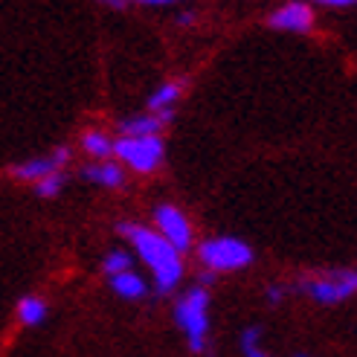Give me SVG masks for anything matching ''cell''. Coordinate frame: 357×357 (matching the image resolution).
Masks as SVG:
<instances>
[{"label": "cell", "instance_id": "1", "mask_svg": "<svg viewBox=\"0 0 357 357\" xmlns=\"http://www.w3.org/2000/svg\"><path fill=\"white\" fill-rule=\"evenodd\" d=\"M116 233L134 247V256L151 271L157 296H169L183 282V256L166 238H160L151 227L119 221Z\"/></svg>", "mask_w": 357, "mask_h": 357}, {"label": "cell", "instance_id": "2", "mask_svg": "<svg viewBox=\"0 0 357 357\" xmlns=\"http://www.w3.org/2000/svg\"><path fill=\"white\" fill-rule=\"evenodd\" d=\"M174 323L181 326L186 346L195 354L209 351V291L201 284L186 288L174 302Z\"/></svg>", "mask_w": 357, "mask_h": 357}, {"label": "cell", "instance_id": "3", "mask_svg": "<svg viewBox=\"0 0 357 357\" xmlns=\"http://www.w3.org/2000/svg\"><path fill=\"white\" fill-rule=\"evenodd\" d=\"M296 291L319 305H340L357 294V271L354 267H334V271L305 273L296 279Z\"/></svg>", "mask_w": 357, "mask_h": 357}, {"label": "cell", "instance_id": "4", "mask_svg": "<svg viewBox=\"0 0 357 357\" xmlns=\"http://www.w3.org/2000/svg\"><path fill=\"white\" fill-rule=\"evenodd\" d=\"M195 256H198L204 271L236 273V271H244V267L253 264V247L236 236H218V238L201 241L195 247Z\"/></svg>", "mask_w": 357, "mask_h": 357}, {"label": "cell", "instance_id": "5", "mask_svg": "<svg viewBox=\"0 0 357 357\" xmlns=\"http://www.w3.org/2000/svg\"><path fill=\"white\" fill-rule=\"evenodd\" d=\"M114 157L137 174H151L163 163L166 142H163V137H116Z\"/></svg>", "mask_w": 357, "mask_h": 357}, {"label": "cell", "instance_id": "6", "mask_svg": "<svg viewBox=\"0 0 357 357\" xmlns=\"http://www.w3.org/2000/svg\"><path fill=\"white\" fill-rule=\"evenodd\" d=\"M151 229L160 238H166L181 256L195 247V229H192L189 215L183 209L172 206V204H160L154 209V227Z\"/></svg>", "mask_w": 357, "mask_h": 357}, {"label": "cell", "instance_id": "7", "mask_svg": "<svg viewBox=\"0 0 357 357\" xmlns=\"http://www.w3.org/2000/svg\"><path fill=\"white\" fill-rule=\"evenodd\" d=\"M267 26L279 29V32H294V35H305L314 29V9L305 3V0H291L279 9L271 12L267 17Z\"/></svg>", "mask_w": 357, "mask_h": 357}, {"label": "cell", "instance_id": "8", "mask_svg": "<svg viewBox=\"0 0 357 357\" xmlns=\"http://www.w3.org/2000/svg\"><path fill=\"white\" fill-rule=\"evenodd\" d=\"M70 149L67 146H59L56 151H50V154H44V157H32V160H26V163H17L15 169H12V174L17 177V181H29V183H38L41 177H47V174H52V172H64L67 169V163H70Z\"/></svg>", "mask_w": 357, "mask_h": 357}, {"label": "cell", "instance_id": "9", "mask_svg": "<svg viewBox=\"0 0 357 357\" xmlns=\"http://www.w3.org/2000/svg\"><path fill=\"white\" fill-rule=\"evenodd\" d=\"M174 111H163V114H139V116H128L119 122V137H160V131L172 122Z\"/></svg>", "mask_w": 357, "mask_h": 357}, {"label": "cell", "instance_id": "10", "mask_svg": "<svg viewBox=\"0 0 357 357\" xmlns=\"http://www.w3.org/2000/svg\"><path fill=\"white\" fill-rule=\"evenodd\" d=\"M82 177L96 183V186H105V189H119L125 183V172L119 169V163H114V160H96V163H87L82 169Z\"/></svg>", "mask_w": 357, "mask_h": 357}, {"label": "cell", "instance_id": "11", "mask_svg": "<svg viewBox=\"0 0 357 357\" xmlns=\"http://www.w3.org/2000/svg\"><path fill=\"white\" fill-rule=\"evenodd\" d=\"M111 279V288H114V294L116 296H122V299H146L149 296V282L142 279L134 267L131 271H122V273H116V276H108Z\"/></svg>", "mask_w": 357, "mask_h": 357}, {"label": "cell", "instance_id": "12", "mask_svg": "<svg viewBox=\"0 0 357 357\" xmlns=\"http://www.w3.org/2000/svg\"><path fill=\"white\" fill-rule=\"evenodd\" d=\"M183 82H163L157 91L149 96V114H163V111H174L177 99L183 96Z\"/></svg>", "mask_w": 357, "mask_h": 357}, {"label": "cell", "instance_id": "13", "mask_svg": "<svg viewBox=\"0 0 357 357\" xmlns=\"http://www.w3.org/2000/svg\"><path fill=\"white\" fill-rule=\"evenodd\" d=\"M47 311H50L47 299L35 296V294H29V296H24L21 302H17V319H21V326H26V328L41 326L47 319Z\"/></svg>", "mask_w": 357, "mask_h": 357}, {"label": "cell", "instance_id": "14", "mask_svg": "<svg viewBox=\"0 0 357 357\" xmlns=\"http://www.w3.org/2000/svg\"><path fill=\"white\" fill-rule=\"evenodd\" d=\"M82 149H84L87 157H93V160H111L114 157V139L105 131H84Z\"/></svg>", "mask_w": 357, "mask_h": 357}, {"label": "cell", "instance_id": "15", "mask_svg": "<svg viewBox=\"0 0 357 357\" xmlns=\"http://www.w3.org/2000/svg\"><path fill=\"white\" fill-rule=\"evenodd\" d=\"M261 337L264 334H261L259 326L244 328V334H241V351H244V357H273L271 351L261 346Z\"/></svg>", "mask_w": 357, "mask_h": 357}, {"label": "cell", "instance_id": "16", "mask_svg": "<svg viewBox=\"0 0 357 357\" xmlns=\"http://www.w3.org/2000/svg\"><path fill=\"white\" fill-rule=\"evenodd\" d=\"M67 183V174L64 172H52L47 177H41L38 183H35V192H38V198H56V195H61Z\"/></svg>", "mask_w": 357, "mask_h": 357}, {"label": "cell", "instance_id": "17", "mask_svg": "<svg viewBox=\"0 0 357 357\" xmlns=\"http://www.w3.org/2000/svg\"><path fill=\"white\" fill-rule=\"evenodd\" d=\"M102 267H105V273H108V276H116L122 271H131V267H134V256L125 253V250H111V253L105 256Z\"/></svg>", "mask_w": 357, "mask_h": 357}, {"label": "cell", "instance_id": "18", "mask_svg": "<svg viewBox=\"0 0 357 357\" xmlns=\"http://www.w3.org/2000/svg\"><path fill=\"white\" fill-rule=\"evenodd\" d=\"M284 296H288V288H282V284H271V288H267V294H264V299L271 302V305H279Z\"/></svg>", "mask_w": 357, "mask_h": 357}, {"label": "cell", "instance_id": "19", "mask_svg": "<svg viewBox=\"0 0 357 357\" xmlns=\"http://www.w3.org/2000/svg\"><path fill=\"white\" fill-rule=\"evenodd\" d=\"M215 279H218V273H212V271H201L198 273V284L206 288V291H209V284H215Z\"/></svg>", "mask_w": 357, "mask_h": 357}, {"label": "cell", "instance_id": "20", "mask_svg": "<svg viewBox=\"0 0 357 357\" xmlns=\"http://www.w3.org/2000/svg\"><path fill=\"white\" fill-rule=\"evenodd\" d=\"M128 3H139V6H169V3H177V0H128Z\"/></svg>", "mask_w": 357, "mask_h": 357}, {"label": "cell", "instance_id": "21", "mask_svg": "<svg viewBox=\"0 0 357 357\" xmlns=\"http://www.w3.org/2000/svg\"><path fill=\"white\" fill-rule=\"evenodd\" d=\"M314 3H323V6H337V9H343V6H354V0H314Z\"/></svg>", "mask_w": 357, "mask_h": 357}, {"label": "cell", "instance_id": "22", "mask_svg": "<svg viewBox=\"0 0 357 357\" xmlns=\"http://www.w3.org/2000/svg\"><path fill=\"white\" fill-rule=\"evenodd\" d=\"M96 3L108 6V9H125V6H128V0H96Z\"/></svg>", "mask_w": 357, "mask_h": 357}, {"label": "cell", "instance_id": "23", "mask_svg": "<svg viewBox=\"0 0 357 357\" xmlns=\"http://www.w3.org/2000/svg\"><path fill=\"white\" fill-rule=\"evenodd\" d=\"M192 21H195V15H192V12H183V15H177V24H183V26H186V24H192Z\"/></svg>", "mask_w": 357, "mask_h": 357}]
</instances>
